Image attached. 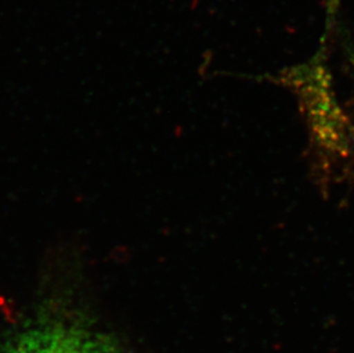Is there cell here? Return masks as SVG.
<instances>
[{
  "instance_id": "6da1fadb",
  "label": "cell",
  "mask_w": 354,
  "mask_h": 353,
  "mask_svg": "<svg viewBox=\"0 0 354 353\" xmlns=\"http://www.w3.org/2000/svg\"><path fill=\"white\" fill-rule=\"evenodd\" d=\"M0 353H127L109 334L80 320H31L0 342Z\"/></svg>"
},
{
  "instance_id": "7a4b0ae2",
  "label": "cell",
  "mask_w": 354,
  "mask_h": 353,
  "mask_svg": "<svg viewBox=\"0 0 354 353\" xmlns=\"http://www.w3.org/2000/svg\"><path fill=\"white\" fill-rule=\"evenodd\" d=\"M326 3L328 5V12H329V14H334L338 5L341 3V0H326Z\"/></svg>"
}]
</instances>
